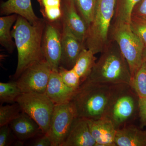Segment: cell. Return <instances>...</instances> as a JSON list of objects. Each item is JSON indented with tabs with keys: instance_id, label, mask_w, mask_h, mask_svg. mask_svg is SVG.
<instances>
[{
	"instance_id": "cell-24",
	"label": "cell",
	"mask_w": 146,
	"mask_h": 146,
	"mask_svg": "<svg viewBox=\"0 0 146 146\" xmlns=\"http://www.w3.org/2000/svg\"><path fill=\"white\" fill-rule=\"evenodd\" d=\"M131 86L138 98H146V63L144 60L132 79Z\"/></svg>"
},
{
	"instance_id": "cell-13",
	"label": "cell",
	"mask_w": 146,
	"mask_h": 146,
	"mask_svg": "<svg viewBox=\"0 0 146 146\" xmlns=\"http://www.w3.org/2000/svg\"><path fill=\"white\" fill-rule=\"evenodd\" d=\"M86 120L91 135L96 141V146H116L115 137L117 129L110 120L106 118Z\"/></svg>"
},
{
	"instance_id": "cell-4",
	"label": "cell",
	"mask_w": 146,
	"mask_h": 146,
	"mask_svg": "<svg viewBox=\"0 0 146 146\" xmlns=\"http://www.w3.org/2000/svg\"><path fill=\"white\" fill-rule=\"evenodd\" d=\"M116 0H97L94 18L87 29L84 45L94 54L101 53L108 44L115 15Z\"/></svg>"
},
{
	"instance_id": "cell-32",
	"label": "cell",
	"mask_w": 146,
	"mask_h": 146,
	"mask_svg": "<svg viewBox=\"0 0 146 146\" xmlns=\"http://www.w3.org/2000/svg\"><path fill=\"white\" fill-rule=\"evenodd\" d=\"M34 146H52L51 141L48 134H44L41 137L36 139L32 144Z\"/></svg>"
},
{
	"instance_id": "cell-5",
	"label": "cell",
	"mask_w": 146,
	"mask_h": 146,
	"mask_svg": "<svg viewBox=\"0 0 146 146\" xmlns=\"http://www.w3.org/2000/svg\"><path fill=\"white\" fill-rule=\"evenodd\" d=\"M110 39L117 44L127 61L133 78L143 61V53L145 47L143 43L133 31L130 23H112Z\"/></svg>"
},
{
	"instance_id": "cell-29",
	"label": "cell",
	"mask_w": 146,
	"mask_h": 146,
	"mask_svg": "<svg viewBox=\"0 0 146 146\" xmlns=\"http://www.w3.org/2000/svg\"><path fill=\"white\" fill-rule=\"evenodd\" d=\"M9 125L1 127L0 128V146L10 145L13 142L11 129Z\"/></svg>"
},
{
	"instance_id": "cell-20",
	"label": "cell",
	"mask_w": 146,
	"mask_h": 146,
	"mask_svg": "<svg viewBox=\"0 0 146 146\" xmlns=\"http://www.w3.org/2000/svg\"><path fill=\"white\" fill-rule=\"evenodd\" d=\"M18 16L17 14H13L0 18V44L10 54L16 48L11 29Z\"/></svg>"
},
{
	"instance_id": "cell-30",
	"label": "cell",
	"mask_w": 146,
	"mask_h": 146,
	"mask_svg": "<svg viewBox=\"0 0 146 146\" xmlns=\"http://www.w3.org/2000/svg\"><path fill=\"white\" fill-rule=\"evenodd\" d=\"M131 18L146 21V0H141L133 8Z\"/></svg>"
},
{
	"instance_id": "cell-7",
	"label": "cell",
	"mask_w": 146,
	"mask_h": 146,
	"mask_svg": "<svg viewBox=\"0 0 146 146\" xmlns=\"http://www.w3.org/2000/svg\"><path fill=\"white\" fill-rule=\"evenodd\" d=\"M16 102L40 127L43 134H47L55 104L45 93H22Z\"/></svg>"
},
{
	"instance_id": "cell-11",
	"label": "cell",
	"mask_w": 146,
	"mask_h": 146,
	"mask_svg": "<svg viewBox=\"0 0 146 146\" xmlns=\"http://www.w3.org/2000/svg\"><path fill=\"white\" fill-rule=\"evenodd\" d=\"M62 53L60 66L66 69L74 68L76 61L85 45L63 22L61 31Z\"/></svg>"
},
{
	"instance_id": "cell-2",
	"label": "cell",
	"mask_w": 146,
	"mask_h": 146,
	"mask_svg": "<svg viewBox=\"0 0 146 146\" xmlns=\"http://www.w3.org/2000/svg\"><path fill=\"white\" fill-rule=\"evenodd\" d=\"M118 85L94 83L86 80L76 91L71 102L77 117L105 118Z\"/></svg>"
},
{
	"instance_id": "cell-12",
	"label": "cell",
	"mask_w": 146,
	"mask_h": 146,
	"mask_svg": "<svg viewBox=\"0 0 146 146\" xmlns=\"http://www.w3.org/2000/svg\"><path fill=\"white\" fill-rule=\"evenodd\" d=\"M61 4L63 22L66 24L74 35L84 44L88 27L78 13L74 0H61Z\"/></svg>"
},
{
	"instance_id": "cell-22",
	"label": "cell",
	"mask_w": 146,
	"mask_h": 146,
	"mask_svg": "<svg viewBox=\"0 0 146 146\" xmlns=\"http://www.w3.org/2000/svg\"><path fill=\"white\" fill-rule=\"evenodd\" d=\"M141 0H116L112 23H130L131 14L135 6Z\"/></svg>"
},
{
	"instance_id": "cell-28",
	"label": "cell",
	"mask_w": 146,
	"mask_h": 146,
	"mask_svg": "<svg viewBox=\"0 0 146 146\" xmlns=\"http://www.w3.org/2000/svg\"><path fill=\"white\" fill-rule=\"evenodd\" d=\"M130 25L133 31L146 47V21L131 18Z\"/></svg>"
},
{
	"instance_id": "cell-6",
	"label": "cell",
	"mask_w": 146,
	"mask_h": 146,
	"mask_svg": "<svg viewBox=\"0 0 146 146\" xmlns=\"http://www.w3.org/2000/svg\"><path fill=\"white\" fill-rule=\"evenodd\" d=\"M139 98L131 85L119 84L110 103L105 118L109 119L115 127L125 126L138 111Z\"/></svg>"
},
{
	"instance_id": "cell-10",
	"label": "cell",
	"mask_w": 146,
	"mask_h": 146,
	"mask_svg": "<svg viewBox=\"0 0 146 146\" xmlns=\"http://www.w3.org/2000/svg\"><path fill=\"white\" fill-rule=\"evenodd\" d=\"M62 26L46 22L42 36V47L45 59L52 70L58 71L62 53Z\"/></svg>"
},
{
	"instance_id": "cell-9",
	"label": "cell",
	"mask_w": 146,
	"mask_h": 146,
	"mask_svg": "<svg viewBox=\"0 0 146 146\" xmlns=\"http://www.w3.org/2000/svg\"><path fill=\"white\" fill-rule=\"evenodd\" d=\"M51 71L44 60L29 66L16 80L22 93H45Z\"/></svg>"
},
{
	"instance_id": "cell-26",
	"label": "cell",
	"mask_w": 146,
	"mask_h": 146,
	"mask_svg": "<svg viewBox=\"0 0 146 146\" xmlns=\"http://www.w3.org/2000/svg\"><path fill=\"white\" fill-rule=\"evenodd\" d=\"M23 112L17 102L0 106V127L9 125Z\"/></svg>"
},
{
	"instance_id": "cell-14",
	"label": "cell",
	"mask_w": 146,
	"mask_h": 146,
	"mask_svg": "<svg viewBox=\"0 0 146 146\" xmlns=\"http://www.w3.org/2000/svg\"><path fill=\"white\" fill-rule=\"evenodd\" d=\"M76 91L63 82L58 71L52 70L45 94L55 105L71 102Z\"/></svg>"
},
{
	"instance_id": "cell-8",
	"label": "cell",
	"mask_w": 146,
	"mask_h": 146,
	"mask_svg": "<svg viewBox=\"0 0 146 146\" xmlns=\"http://www.w3.org/2000/svg\"><path fill=\"white\" fill-rule=\"evenodd\" d=\"M77 117L75 109L72 102L55 105L47 134L51 141L52 146H62Z\"/></svg>"
},
{
	"instance_id": "cell-18",
	"label": "cell",
	"mask_w": 146,
	"mask_h": 146,
	"mask_svg": "<svg viewBox=\"0 0 146 146\" xmlns=\"http://www.w3.org/2000/svg\"><path fill=\"white\" fill-rule=\"evenodd\" d=\"M116 146H146V131L133 125L124 126L117 130Z\"/></svg>"
},
{
	"instance_id": "cell-16",
	"label": "cell",
	"mask_w": 146,
	"mask_h": 146,
	"mask_svg": "<svg viewBox=\"0 0 146 146\" xmlns=\"http://www.w3.org/2000/svg\"><path fill=\"white\" fill-rule=\"evenodd\" d=\"M0 13L3 16L17 14L25 18L32 25L37 23L40 19L34 13L31 0H7L2 2Z\"/></svg>"
},
{
	"instance_id": "cell-19",
	"label": "cell",
	"mask_w": 146,
	"mask_h": 146,
	"mask_svg": "<svg viewBox=\"0 0 146 146\" xmlns=\"http://www.w3.org/2000/svg\"><path fill=\"white\" fill-rule=\"evenodd\" d=\"M43 19L47 23L62 26L63 13L61 0H37Z\"/></svg>"
},
{
	"instance_id": "cell-25",
	"label": "cell",
	"mask_w": 146,
	"mask_h": 146,
	"mask_svg": "<svg viewBox=\"0 0 146 146\" xmlns=\"http://www.w3.org/2000/svg\"><path fill=\"white\" fill-rule=\"evenodd\" d=\"M78 13L89 26L94 18L97 0H74Z\"/></svg>"
},
{
	"instance_id": "cell-31",
	"label": "cell",
	"mask_w": 146,
	"mask_h": 146,
	"mask_svg": "<svg viewBox=\"0 0 146 146\" xmlns=\"http://www.w3.org/2000/svg\"><path fill=\"white\" fill-rule=\"evenodd\" d=\"M138 113L141 125L146 127V98H139Z\"/></svg>"
},
{
	"instance_id": "cell-1",
	"label": "cell",
	"mask_w": 146,
	"mask_h": 146,
	"mask_svg": "<svg viewBox=\"0 0 146 146\" xmlns=\"http://www.w3.org/2000/svg\"><path fill=\"white\" fill-rule=\"evenodd\" d=\"M46 24L43 18L32 25L18 16L11 30L18 52V64L13 78L16 80L30 65L46 60L42 52V36Z\"/></svg>"
},
{
	"instance_id": "cell-17",
	"label": "cell",
	"mask_w": 146,
	"mask_h": 146,
	"mask_svg": "<svg viewBox=\"0 0 146 146\" xmlns=\"http://www.w3.org/2000/svg\"><path fill=\"white\" fill-rule=\"evenodd\" d=\"M15 136L19 141L33 138L42 132L40 127L29 115L22 112L9 124Z\"/></svg>"
},
{
	"instance_id": "cell-21",
	"label": "cell",
	"mask_w": 146,
	"mask_h": 146,
	"mask_svg": "<svg viewBox=\"0 0 146 146\" xmlns=\"http://www.w3.org/2000/svg\"><path fill=\"white\" fill-rule=\"evenodd\" d=\"M91 50L84 48L80 54L73 69L80 77L81 84L87 79L96 64L97 58Z\"/></svg>"
},
{
	"instance_id": "cell-27",
	"label": "cell",
	"mask_w": 146,
	"mask_h": 146,
	"mask_svg": "<svg viewBox=\"0 0 146 146\" xmlns=\"http://www.w3.org/2000/svg\"><path fill=\"white\" fill-rule=\"evenodd\" d=\"M58 73L63 82L68 87L77 90L81 84L80 77L73 68L68 69L59 66Z\"/></svg>"
},
{
	"instance_id": "cell-23",
	"label": "cell",
	"mask_w": 146,
	"mask_h": 146,
	"mask_svg": "<svg viewBox=\"0 0 146 146\" xmlns=\"http://www.w3.org/2000/svg\"><path fill=\"white\" fill-rule=\"evenodd\" d=\"M22 94L16 80L0 82V102L1 103H15Z\"/></svg>"
},
{
	"instance_id": "cell-33",
	"label": "cell",
	"mask_w": 146,
	"mask_h": 146,
	"mask_svg": "<svg viewBox=\"0 0 146 146\" xmlns=\"http://www.w3.org/2000/svg\"><path fill=\"white\" fill-rule=\"evenodd\" d=\"M143 59L146 63V47H145L143 53Z\"/></svg>"
},
{
	"instance_id": "cell-15",
	"label": "cell",
	"mask_w": 146,
	"mask_h": 146,
	"mask_svg": "<svg viewBox=\"0 0 146 146\" xmlns=\"http://www.w3.org/2000/svg\"><path fill=\"white\" fill-rule=\"evenodd\" d=\"M86 119L77 117L62 146H96Z\"/></svg>"
},
{
	"instance_id": "cell-3",
	"label": "cell",
	"mask_w": 146,
	"mask_h": 146,
	"mask_svg": "<svg viewBox=\"0 0 146 146\" xmlns=\"http://www.w3.org/2000/svg\"><path fill=\"white\" fill-rule=\"evenodd\" d=\"M86 80L94 83L131 85L129 66L117 43L110 39Z\"/></svg>"
}]
</instances>
